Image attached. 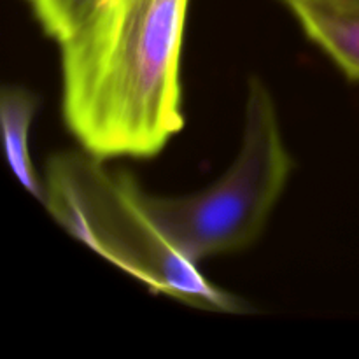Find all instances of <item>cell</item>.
<instances>
[{
    "label": "cell",
    "mask_w": 359,
    "mask_h": 359,
    "mask_svg": "<svg viewBox=\"0 0 359 359\" xmlns=\"http://www.w3.org/2000/svg\"><path fill=\"white\" fill-rule=\"evenodd\" d=\"M189 0H100L60 42L62 118L102 160L154 158L184 128Z\"/></svg>",
    "instance_id": "cell-1"
},
{
    "label": "cell",
    "mask_w": 359,
    "mask_h": 359,
    "mask_svg": "<svg viewBox=\"0 0 359 359\" xmlns=\"http://www.w3.org/2000/svg\"><path fill=\"white\" fill-rule=\"evenodd\" d=\"M290 11L347 79L359 83V7L297 4Z\"/></svg>",
    "instance_id": "cell-4"
},
{
    "label": "cell",
    "mask_w": 359,
    "mask_h": 359,
    "mask_svg": "<svg viewBox=\"0 0 359 359\" xmlns=\"http://www.w3.org/2000/svg\"><path fill=\"white\" fill-rule=\"evenodd\" d=\"M42 205L76 241L142 283L151 293L216 314H248V302L214 284L179 251L146 205L133 174L81 147L53 154Z\"/></svg>",
    "instance_id": "cell-2"
},
{
    "label": "cell",
    "mask_w": 359,
    "mask_h": 359,
    "mask_svg": "<svg viewBox=\"0 0 359 359\" xmlns=\"http://www.w3.org/2000/svg\"><path fill=\"white\" fill-rule=\"evenodd\" d=\"M39 98L20 84H6L0 91V126L7 165L30 195L44 202V179L39 177L30 156V126Z\"/></svg>",
    "instance_id": "cell-5"
},
{
    "label": "cell",
    "mask_w": 359,
    "mask_h": 359,
    "mask_svg": "<svg viewBox=\"0 0 359 359\" xmlns=\"http://www.w3.org/2000/svg\"><path fill=\"white\" fill-rule=\"evenodd\" d=\"M244 107L241 147L221 177L188 195L146 193L153 219L195 263L256 242L293 172L276 98L262 77L248 81Z\"/></svg>",
    "instance_id": "cell-3"
},
{
    "label": "cell",
    "mask_w": 359,
    "mask_h": 359,
    "mask_svg": "<svg viewBox=\"0 0 359 359\" xmlns=\"http://www.w3.org/2000/svg\"><path fill=\"white\" fill-rule=\"evenodd\" d=\"M100 0H27L39 27L53 41L69 37Z\"/></svg>",
    "instance_id": "cell-6"
},
{
    "label": "cell",
    "mask_w": 359,
    "mask_h": 359,
    "mask_svg": "<svg viewBox=\"0 0 359 359\" xmlns=\"http://www.w3.org/2000/svg\"><path fill=\"white\" fill-rule=\"evenodd\" d=\"M287 7L297 4H321V6H337V7H359V0H283Z\"/></svg>",
    "instance_id": "cell-7"
}]
</instances>
